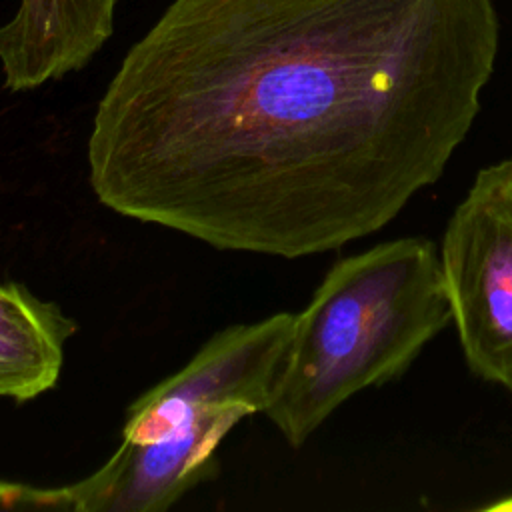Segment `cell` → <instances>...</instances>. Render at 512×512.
<instances>
[{
	"label": "cell",
	"mask_w": 512,
	"mask_h": 512,
	"mask_svg": "<svg viewBox=\"0 0 512 512\" xmlns=\"http://www.w3.org/2000/svg\"><path fill=\"white\" fill-rule=\"evenodd\" d=\"M498 48L494 0H172L96 104L90 188L218 250L342 248L444 174Z\"/></svg>",
	"instance_id": "1"
},
{
	"label": "cell",
	"mask_w": 512,
	"mask_h": 512,
	"mask_svg": "<svg viewBox=\"0 0 512 512\" xmlns=\"http://www.w3.org/2000/svg\"><path fill=\"white\" fill-rule=\"evenodd\" d=\"M492 508H512V498H508V500L502 502V504H494Z\"/></svg>",
	"instance_id": "7"
},
{
	"label": "cell",
	"mask_w": 512,
	"mask_h": 512,
	"mask_svg": "<svg viewBox=\"0 0 512 512\" xmlns=\"http://www.w3.org/2000/svg\"><path fill=\"white\" fill-rule=\"evenodd\" d=\"M76 324L26 286L0 282V398L18 404L52 390Z\"/></svg>",
	"instance_id": "6"
},
{
	"label": "cell",
	"mask_w": 512,
	"mask_h": 512,
	"mask_svg": "<svg viewBox=\"0 0 512 512\" xmlns=\"http://www.w3.org/2000/svg\"><path fill=\"white\" fill-rule=\"evenodd\" d=\"M438 252L468 370L512 394V158L476 172Z\"/></svg>",
	"instance_id": "4"
},
{
	"label": "cell",
	"mask_w": 512,
	"mask_h": 512,
	"mask_svg": "<svg viewBox=\"0 0 512 512\" xmlns=\"http://www.w3.org/2000/svg\"><path fill=\"white\" fill-rule=\"evenodd\" d=\"M296 314L278 312L214 334L172 376L136 398L120 448L64 486L0 482V510L162 512L216 472V450L246 416L264 412Z\"/></svg>",
	"instance_id": "2"
},
{
	"label": "cell",
	"mask_w": 512,
	"mask_h": 512,
	"mask_svg": "<svg viewBox=\"0 0 512 512\" xmlns=\"http://www.w3.org/2000/svg\"><path fill=\"white\" fill-rule=\"evenodd\" d=\"M452 324L438 244L378 242L336 260L296 314L264 416L300 448L348 398L402 376Z\"/></svg>",
	"instance_id": "3"
},
{
	"label": "cell",
	"mask_w": 512,
	"mask_h": 512,
	"mask_svg": "<svg viewBox=\"0 0 512 512\" xmlns=\"http://www.w3.org/2000/svg\"><path fill=\"white\" fill-rule=\"evenodd\" d=\"M120 0H18L0 24L4 86L24 92L84 68L114 32Z\"/></svg>",
	"instance_id": "5"
}]
</instances>
